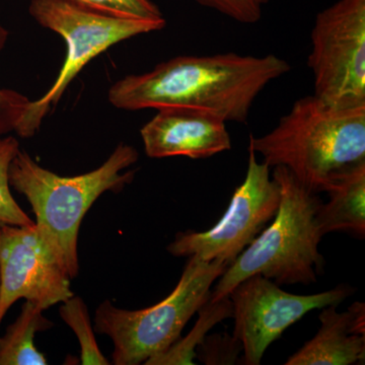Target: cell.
<instances>
[{
    "label": "cell",
    "mask_w": 365,
    "mask_h": 365,
    "mask_svg": "<svg viewBox=\"0 0 365 365\" xmlns=\"http://www.w3.org/2000/svg\"><path fill=\"white\" fill-rule=\"evenodd\" d=\"M289 71V64L275 55L179 56L116 81L108 100L126 111L192 108L245 123L264 88Z\"/></svg>",
    "instance_id": "6da1fadb"
},
{
    "label": "cell",
    "mask_w": 365,
    "mask_h": 365,
    "mask_svg": "<svg viewBox=\"0 0 365 365\" xmlns=\"http://www.w3.org/2000/svg\"><path fill=\"white\" fill-rule=\"evenodd\" d=\"M248 148L313 193L324 192L337 173L365 162V106L336 108L314 95L300 98L272 130L251 134Z\"/></svg>",
    "instance_id": "7a4b0ae2"
},
{
    "label": "cell",
    "mask_w": 365,
    "mask_h": 365,
    "mask_svg": "<svg viewBox=\"0 0 365 365\" xmlns=\"http://www.w3.org/2000/svg\"><path fill=\"white\" fill-rule=\"evenodd\" d=\"M137 160L135 148L120 143L98 169L63 177L41 167L25 150L14 157L9 184L32 206L41 237L71 279L78 275V232L86 212L106 192L118 193L131 184L135 170H124Z\"/></svg>",
    "instance_id": "3957f363"
},
{
    "label": "cell",
    "mask_w": 365,
    "mask_h": 365,
    "mask_svg": "<svg viewBox=\"0 0 365 365\" xmlns=\"http://www.w3.org/2000/svg\"><path fill=\"white\" fill-rule=\"evenodd\" d=\"M272 177L280 190L273 222L228 265L211 292L210 302L227 297L240 282L256 274L278 285H309L323 273L325 262L319 245L324 235L317 222L322 201L285 168H274Z\"/></svg>",
    "instance_id": "277c9868"
},
{
    "label": "cell",
    "mask_w": 365,
    "mask_h": 365,
    "mask_svg": "<svg viewBox=\"0 0 365 365\" xmlns=\"http://www.w3.org/2000/svg\"><path fill=\"white\" fill-rule=\"evenodd\" d=\"M230 264L189 257L177 287L155 306L128 311L110 300L98 307L95 332L111 338L115 365L145 364L181 337L190 319L210 299L211 287Z\"/></svg>",
    "instance_id": "5b68a950"
},
{
    "label": "cell",
    "mask_w": 365,
    "mask_h": 365,
    "mask_svg": "<svg viewBox=\"0 0 365 365\" xmlns=\"http://www.w3.org/2000/svg\"><path fill=\"white\" fill-rule=\"evenodd\" d=\"M29 13L42 28L63 38L66 56L51 88L39 100L31 102L16 127L14 132L23 138L39 131L44 118L51 108L56 107L71 81L88 62L122 41L157 32L165 26V18H119L67 0H32Z\"/></svg>",
    "instance_id": "8992f818"
},
{
    "label": "cell",
    "mask_w": 365,
    "mask_h": 365,
    "mask_svg": "<svg viewBox=\"0 0 365 365\" xmlns=\"http://www.w3.org/2000/svg\"><path fill=\"white\" fill-rule=\"evenodd\" d=\"M311 43L314 96L336 108L365 106V0H338L321 11Z\"/></svg>",
    "instance_id": "52a82bcc"
},
{
    "label": "cell",
    "mask_w": 365,
    "mask_h": 365,
    "mask_svg": "<svg viewBox=\"0 0 365 365\" xmlns=\"http://www.w3.org/2000/svg\"><path fill=\"white\" fill-rule=\"evenodd\" d=\"M249 150L248 170L235 189L227 212L205 232H178L168 252L175 257H195L204 262L230 264L273 220L280 202V190L265 162Z\"/></svg>",
    "instance_id": "ba28073f"
},
{
    "label": "cell",
    "mask_w": 365,
    "mask_h": 365,
    "mask_svg": "<svg viewBox=\"0 0 365 365\" xmlns=\"http://www.w3.org/2000/svg\"><path fill=\"white\" fill-rule=\"evenodd\" d=\"M354 292L347 285L309 295L292 294L260 274L240 282L227 295L235 319L234 337L242 345L244 364L259 365L269 346L313 309L339 306Z\"/></svg>",
    "instance_id": "9c48e42d"
},
{
    "label": "cell",
    "mask_w": 365,
    "mask_h": 365,
    "mask_svg": "<svg viewBox=\"0 0 365 365\" xmlns=\"http://www.w3.org/2000/svg\"><path fill=\"white\" fill-rule=\"evenodd\" d=\"M68 274L33 227L0 225V325L19 299L44 309L73 295Z\"/></svg>",
    "instance_id": "30bf717a"
},
{
    "label": "cell",
    "mask_w": 365,
    "mask_h": 365,
    "mask_svg": "<svg viewBox=\"0 0 365 365\" xmlns=\"http://www.w3.org/2000/svg\"><path fill=\"white\" fill-rule=\"evenodd\" d=\"M140 130L144 150L151 158H208L232 148L227 121L212 112L168 107Z\"/></svg>",
    "instance_id": "8fae6325"
},
{
    "label": "cell",
    "mask_w": 365,
    "mask_h": 365,
    "mask_svg": "<svg viewBox=\"0 0 365 365\" xmlns=\"http://www.w3.org/2000/svg\"><path fill=\"white\" fill-rule=\"evenodd\" d=\"M322 309L316 336L287 359V365H349L365 360V306L354 302L343 313Z\"/></svg>",
    "instance_id": "7c38bea8"
},
{
    "label": "cell",
    "mask_w": 365,
    "mask_h": 365,
    "mask_svg": "<svg viewBox=\"0 0 365 365\" xmlns=\"http://www.w3.org/2000/svg\"><path fill=\"white\" fill-rule=\"evenodd\" d=\"M324 192L330 200L321 203L317 222L322 235L347 232L364 239L365 235V162L337 173Z\"/></svg>",
    "instance_id": "4fadbf2b"
},
{
    "label": "cell",
    "mask_w": 365,
    "mask_h": 365,
    "mask_svg": "<svg viewBox=\"0 0 365 365\" xmlns=\"http://www.w3.org/2000/svg\"><path fill=\"white\" fill-rule=\"evenodd\" d=\"M44 311L33 302L24 304L20 316L0 337V365L48 364L45 355L35 345L36 334L54 327L43 314Z\"/></svg>",
    "instance_id": "5bb4252c"
},
{
    "label": "cell",
    "mask_w": 365,
    "mask_h": 365,
    "mask_svg": "<svg viewBox=\"0 0 365 365\" xmlns=\"http://www.w3.org/2000/svg\"><path fill=\"white\" fill-rule=\"evenodd\" d=\"M198 313L200 318L197 322L192 332L184 339L177 340L169 349L160 354L151 357L145 362L146 365H174L194 364L196 356L195 347L205 339L208 331L222 319L232 318V306L230 297H223L217 302L208 300Z\"/></svg>",
    "instance_id": "9a60e30c"
},
{
    "label": "cell",
    "mask_w": 365,
    "mask_h": 365,
    "mask_svg": "<svg viewBox=\"0 0 365 365\" xmlns=\"http://www.w3.org/2000/svg\"><path fill=\"white\" fill-rule=\"evenodd\" d=\"M59 314L64 323L73 331L81 346V361L83 365H109V360L101 351L91 326L88 307L81 297L72 295L61 302Z\"/></svg>",
    "instance_id": "2e32d148"
},
{
    "label": "cell",
    "mask_w": 365,
    "mask_h": 365,
    "mask_svg": "<svg viewBox=\"0 0 365 365\" xmlns=\"http://www.w3.org/2000/svg\"><path fill=\"white\" fill-rule=\"evenodd\" d=\"M20 150L16 137H0V225L33 227L35 222L16 202L9 184V168Z\"/></svg>",
    "instance_id": "e0dca14e"
},
{
    "label": "cell",
    "mask_w": 365,
    "mask_h": 365,
    "mask_svg": "<svg viewBox=\"0 0 365 365\" xmlns=\"http://www.w3.org/2000/svg\"><path fill=\"white\" fill-rule=\"evenodd\" d=\"M110 16L128 19H162V11L153 0H67Z\"/></svg>",
    "instance_id": "ac0fdd59"
},
{
    "label": "cell",
    "mask_w": 365,
    "mask_h": 365,
    "mask_svg": "<svg viewBox=\"0 0 365 365\" xmlns=\"http://www.w3.org/2000/svg\"><path fill=\"white\" fill-rule=\"evenodd\" d=\"M9 31L0 23V53L9 40ZM32 101L23 93L9 88H0V137L16 131Z\"/></svg>",
    "instance_id": "d6986e66"
},
{
    "label": "cell",
    "mask_w": 365,
    "mask_h": 365,
    "mask_svg": "<svg viewBox=\"0 0 365 365\" xmlns=\"http://www.w3.org/2000/svg\"><path fill=\"white\" fill-rule=\"evenodd\" d=\"M242 350V343L234 336L217 334L205 337L196 356L205 364H235Z\"/></svg>",
    "instance_id": "ffe728a7"
},
{
    "label": "cell",
    "mask_w": 365,
    "mask_h": 365,
    "mask_svg": "<svg viewBox=\"0 0 365 365\" xmlns=\"http://www.w3.org/2000/svg\"><path fill=\"white\" fill-rule=\"evenodd\" d=\"M242 24H255L261 19L262 6L257 0H196Z\"/></svg>",
    "instance_id": "44dd1931"
},
{
    "label": "cell",
    "mask_w": 365,
    "mask_h": 365,
    "mask_svg": "<svg viewBox=\"0 0 365 365\" xmlns=\"http://www.w3.org/2000/svg\"><path fill=\"white\" fill-rule=\"evenodd\" d=\"M257 1H258L259 4H261V6H263V4H268V2L270 1V0H257Z\"/></svg>",
    "instance_id": "7402d4cb"
}]
</instances>
